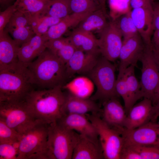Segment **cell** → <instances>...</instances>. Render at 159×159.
<instances>
[{"label":"cell","mask_w":159,"mask_h":159,"mask_svg":"<svg viewBox=\"0 0 159 159\" xmlns=\"http://www.w3.org/2000/svg\"><path fill=\"white\" fill-rule=\"evenodd\" d=\"M100 54L87 53L76 49L65 64L67 78L76 74L87 75L95 65Z\"/></svg>","instance_id":"15"},{"label":"cell","mask_w":159,"mask_h":159,"mask_svg":"<svg viewBox=\"0 0 159 159\" xmlns=\"http://www.w3.org/2000/svg\"><path fill=\"white\" fill-rule=\"evenodd\" d=\"M80 135L79 139L73 151L72 159L104 158L100 143Z\"/></svg>","instance_id":"21"},{"label":"cell","mask_w":159,"mask_h":159,"mask_svg":"<svg viewBox=\"0 0 159 159\" xmlns=\"http://www.w3.org/2000/svg\"><path fill=\"white\" fill-rule=\"evenodd\" d=\"M100 116L103 121L113 129L117 130L123 127L127 116L124 107L117 98H113L102 103Z\"/></svg>","instance_id":"18"},{"label":"cell","mask_w":159,"mask_h":159,"mask_svg":"<svg viewBox=\"0 0 159 159\" xmlns=\"http://www.w3.org/2000/svg\"><path fill=\"white\" fill-rule=\"evenodd\" d=\"M14 0H0V5L2 7L7 6L11 5L10 4Z\"/></svg>","instance_id":"47"},{"label":"cell","mask_w":159,"mask_h":159,"mask_svg":"<svg viewBox=\"0 0 159 159\" xmlns=\"http://www.w3.org/2000/svg\"><path fill=\"white\" fill-rule=\"evenodd\" d=\"M99 33L98 44L101 54L111 62L115 61L119 59L122 44L121 32L112 21Z\"/></svg>","instance_id":"11"},{"label":"cell","mask_w":159,"mask_h":159,"mask_svg":"<svg viewBox=\"0 0 159 159\" xmlns=\"http://www.w3.org/2000/svg\"><path fill=\"white\" fill-rule=\"evenodd\" d=\"M0 118L21 135L39 122L27 108L24 101L0 102Z\"/></svg>","instance_id":"8"},{"label":"cell","mask_w":159,"mask_h":159,"mask_svg":"<svg viewBox=\"0 0 159 159\" xmlns=\"http://www.w3.org/2000/svg\"><path fill=\"white\" fill-rule=\"evenodd\" d=\"M21 137V135L0 118V143L17 144Z\"/></svg>","instance_id":"32"},{"label":"cell","mask_w":159,"mask_h":159,"mask_svg":"<svg viewBox=\"0 0 159 159\" xmlns=\"http://www.w3.org/2000/svg\"><path fill=\"white\" fill-rule=\"evenodd\" d=\"M115 70V65L101 54L95 66L87 75L97 89L90 99L102 103L119 97L116 90Z\"/></svg>","instance_id":"5"},{"label":"cell","mask_w":159,"mask_h":159,"mask_svg":"<svg viewBox=\"0 0 159 159\" xmlns=\"http://www.w3.org/2000/svg\"><path fill=\"white\" fill-rule=\"evenodd\" d=\"M17 10L25 14L44 15L51 0H16Z\"/></svg>","instance_id":"27"},{"label":"cell","mask_w":159,"mask_h":159,"mask_svg":"<svg viewBox=\"0 0 159 159\" xmlns=\"http://www.w3.org/2000/svg\"><path fill=\"white\" fill-rule=\"evenodd\" d=\"M4 29L11 34L13 39L20 47L36 35L29 25Z\"/></svg>","instance_id":"31"},{"label":"cell","mask_w":159,"mask_h":159,"mask_svg":"<svg viewBox=\"0 0 159 159\" xmlns=\"http://www.w3.org/2000/svg\"><path fill=\"white\" fill-rule=\"evenodd\" d=\"M118 132L123 138V147L159 146V122L150 121L131 130L122 127Z\"/></svg>","instance_id":"10"},{"label":"cell","mask_w":159,"mask_h":159,"mask_svg":"<svg viewBox=\"0 0 159 159\" xmlns=\"http://www.w3.org/2000/svg\"><path fill=\"white\" fill-rule=\"evenodd\" d=\"M69 42V40L68 37H62L58 39L48 40L47 41L46 44L47 48L56 54L57 53Z\"/></svg>","instance_id":"39"},{"label":"cell","mask_w":159,"mask_h":159,"mask_svg":"<svg viewBox=\"0 0 159 159\" xmlns=\"http://www.w3.org/2000/svg\"><path fill=\"white\" fill-rule=\"evenodd\" d=\"M101 7L106 10L105 4L107 0H99Z\"/></svg>","instance_id":"49"},{"label":"cell","mask_w":159,"mask_h":159,"mask_svg":"<svg viewBox=\"0 0 159 159\" xmlns=\"http://www.w3.org/2000/svg\"><path fill=\"white\" fill-rule=\"evenodd\" d=\"M18 155L17 145L0 143V159H17Z\"/></svg>","instance_id":"34"},{"label":"cell","mask_w":159,"mask_h":159,"mask_svg":"<svg viewBox=\"0 0 159 159\" xmlns=\"http://www.w3.org/2000/svg\"><path fill=\"white\" fill-rule=\"evenodd\" d=\"M106 10L100 8L86 16L79 24L77 28L92 32L96 30L99 33L108 24Z\"/></svg>","instance_id":"24"},{"label":"cell","mask_w":159,"mask_h":159,"mask_svg":"<svg viewBox=\"0 0 159 159\" xmlns=\"http://www.w3.org/2000/svg\"><path fill=\"white\" fill-rule=\"evenodd\" d=\"M25 14L28 20L29 25L35 34L40 36L44 35L51 26L58 23L62 19L40 14Z\"/></svg>","instance_id":"26"},{"label":"cell","mask_w":159,"mask_h":159,"mask_svg":"<svg viewBox=\"0 0 159 159\" xmlns=\"http://www.w3.org/2000/svg\"><path fill=\"white\" fill-rule=\"evenodd\" d=\"M34 87L27 65L19 61L0 67V102L24 101Z\"/></svg>","instance_id":"3"},{"label":"cell","mask_w":159,"mask_h":159,"mask_svg":"<svg viewBox=\"0 0 159 159\" xmlns=\"http://www.w3.org/2000/svg\"><path fill=\"white\" fill-rule=\"evenodd\" d=\"M68 38L76 49L87 53L100 54L98 46V39L92 32L77 28Z\"/></svg>","instance_id":"20"},{"label":"cell","mask_w":159,"mask_h":159,"mask_svg":"<svg viewBox=\"0 0 159 159\" xmlns=\"http://www.w3.org/2000/svg\"><path fill=\"white\" fill-rule=\"evenodd\" d=\"M49 125L39 122L21 135L17 159H46Z\"/></svg>","instance_id":"6"},{"label":"cell","mask_w":159,"mask_h":159,"mask_svg":"<svg viewBox=\"0 0 159 159\" xmlns=\"http://www.w3.org/2000/svg\"><path fill=\"white\" fill-rule=\"evenodd\" d=\"M135 67L133 65L130 66L123 75L126 81L128 93V102L125 110L127 115L136 102L143 98L140 82L135 75Z\"/></svg>","instance_id":"25"},{"label":"cell","mask_w":159,"mask_h":159,"mask_svg":"<svg viewBox=\"0 0 159 159\" xmlns=\"http://www.w3.org/2000/svg\"><path fill=\"white\" fill-rule=\"evenodd\" d=\"M27 66L32 82L38 89L63 87L67 79L65 64L47 48Z\"/></svg>","instance_id":"2"},{"label":"cell","mask_w":159,"mask_h":159,"mask_svg":"<svg viewBox=\"0 0 159 159\" xmlns=\"http://www.w3.org/2000/svg\"><path fill=\"white\" fill-rule=\"evenodd\" d=\"M153 112L151 121L156 122L159 117V100L153 104Z\"/></svg>","instance_id":"45"},{"label":"cell","mask_w":159,"mask_h":159,"mask_svg":"<svg viewBox=\"0 0 159 159\" xmlns=\"http://www.w3.org/2000/svg\"><path fill=\"white\" fill-rule=\"evenodd\" d=\"M70 0H51L48 4L44 15L62 19L71 14Z\"/></svg>","instance_id":"30"},{"label":"cell","mask_w":159,"mask_h":159,"mask_svg":"<svg viewBox=\"0 0 159 159\" xmlns=\"http://www.w3.org/2000/svg\"><path fill=\"white\" fill-rule=\"evenodd\" d=\"M120 159H142L140 154L132 148L123 147L121 152Z\"/></svg>","instance_id":"40"},{"label":"cell","mask_w":159,"mask_h":159,"mask_svg":"<svg viewBox=\"0 0 159 159\" xmlns=\"http://www.w3.org/2000/svg\"><path fill=\"white\" fill-rule=\"evenodd\" d=\"M65 94L62 116L72 114L86 115L89 113H101L102 109L95 101L80 97L70 92Z\"/></svg>","instance_id":"16"},{"label":"cell","mask_w":159,"mask_h":159,"mask_svg":"<svg viewBox=\"0 0 159 159\" xmlns=\"http://www.w3.org/2000/svg\"><path fill=\"white\" fill-rule=\"evenodd\" d=\"M130 14L138 33L146 46H151L153 26V7H148L131 9Z\"/></svg>","instance_id":"17"},{"label":"cell","mask_w":159,"mask_h":159,"mask_svg":"<svg viewBox=\"0 0 159 159\" xmlns=\"http://www.w3.org/2000/svg\"><path fill=\"white\" fill-rule=\"evenodd\" d=\"M69 5L71 14L86 16L102 8L99 0H70Z\"/></svg>","instance_id":"29"},{"label":"cell","mask_w":159,"mask_h":159,"mask_svg":"<svg viewBox=\"0 0 159 159\" xmlns=\"http://www.w3.org/2000/svg\"><path fill=\"white\" fill-rule=\"evenodd\" d=\"M130 0H109L110 6L113 7L120 8L121 9L125 10L127 12L131 9L130 6Z\"/></svg>","instance_id":"41"},{"label":"cell","mask_w":159,"mask_h":159,"mask_svg":"<svg viewBox=\"0 0 159 159\" xmlns=\"http://www.w3.org/2000/svg\"><path fill=\"white\" fill-rule=\"evenodd\" d=\"M152 5V0H130V6L132 9L148 7Z\"/></svg>","instance_id":"43"},{"label":"cell","mask_w":159,"mask_h":159,"mask_svg":"<svg viewBox=\"0 0 159 159\" xmlns=\"http://www.w3.org/2000/svg\"><path fill=\"white\" fill-rule=\"evenodd\" d=\"M131 10L112 20L121 32L123 39L138 34L131 16Z\"/></svg>","instance_id":"28"},{"label":"cell","mask_w":159,"mask_h":159,"mask_svg":"<svg viewBox=\"0 0 159 159\" xmlns=\"http://www.w3.org/2000/svg\"><path fill=\"white\" fill-rule=\"evenodd\" d=\"M153 112L152 101L143 98L130 109L127 115L123 127L127 130L134 129L151 121Z\"/></svg>","instance_id":"14"},{"label":"cell","mask_w":159,"mask_h":159,"mask_svg":"<svg viewBox=\"0 0 159 159\" xmlns=\"http://www.w3.org/2000/svg\"><path fill=\"white\" fill-rule=\"evenodd\" d=\"M16 0L13 4L7 7L5 10L0 12V34L4 31L14 12L17 10Z\"/></svg>","instance_id":"36"},{"label":"cell","mask_w":159,"mask_h":159,"mask_svg":"<svg viewBox=\"0 0 159 159\" xmlns=\"http://www.w3.org/2000/svg\"><path fill=\"white\" fill-rule=\"evenodd\" d=\"M62 87L34 89L26 97L28 109L37 120L49 124L56 122L62 116L65 100Z\"/></svg>","instance_id":"1"},{"label":"cell","mask_w":159,"mask_h":159,"mask_svg":"<svg viewBox=\"0 0 159 159\" xmlns=\"http://www.w3.org/2000/svg\"><path fill=\"white\" fill-rule=\"evenodd\" d=\"M47 41L43 36L35 35L20 47L18 53L19 61L27 65L32 62L47 48Z\"/></svg>","instance_id":"19"},{"label":"cell","mask_w":159,"mask_h":159,"mask_svg":"<svg viewBox=\"0 0 159 159\" xmlns=\"http://www.w3.org/2000/svg\"><path fill=\"white\" fill-rule=\"evenodd\" d=\"M152 48L155 60L159 69V51L153 48L152 46Z\"/></svg>","instance_id":"46"},{"label":"cell","mask_w":159,"mask_h":159,"mask_svg":"<svg viewBox=\"0 0 159 159\" xmlns=\"http://www.w3.org/2000/svg\"><path fill=\"white\" fill-rule=\"evenodd\" d=\"M29 21L25 14L18 10L14 13L4 29L29 26Z\"/></svg>","instance_id":"35"},{"label":"cell","mask_w":159,"mask_h":159,"mask_svg":"<svg viewBox=\"0 0 159 159\" xmlns=\"http://www.w3.org/2000/svg\"><path fill=\"white\" fill-rule=\"evenodd\" d=\"M56 122L64 127L78 132L80 134L100 143L96 130L86 115L68 114L62 116Z\"/></svg>","instance_id":"13"},{"label":"cell","mask_w":159,"mask_h":159,"mask_svg":"<svg viewBox=\"0 0 159 159\" xmlns=\"http://www.w3.org/2000/svg\"><path fill=\"white\" fill-rule=\"evenodd\" d=\"M115 88L117 94L123 100L125 110L128 104L129 97L127 83L124 75L120 78L117 79Z\"/></svg>","instance_id":"37"},{"label":"cell","mask_w":159,"mask_h":159,"mask_svg":"<svg viewBox=\"0 0 159 159\" xmlns=\"http://www.w3.org/2000/svg\"><path fill=\"white\" fill-rule=\"evenodd\" d=\"M153 26L154 31L159 30V1L153 2Z\"/></svg>","instance_id":"42"},{"label":"cell","mask_w":159,"mask_h":159,"mask_svg":"<svg viewBox=\"0 0 159 159\" xmlns=\"http://www.w3.org/2000/svg\"><path fill=\"white\" fill-rule=\"evenodd\" d=\"M4 29L0 34V67L14 64L19 62L20 46Z\"/></svg>","instance_id":"22"},{"label":"cell","mask_w":159,"mask_h":159,"mask_svg":"<svg viewBox=\"0 0 159 159\" xmlns=\"http://www.w3.org/2000/svg\"><path fill=\"white\" fill-rule=\"evenodd\" d=\"M151 42L153 47L159 51V30L154 31Z\"/></svg>","instance_id":"44"},{"label":"cell","mask_w":159,"mask_h":159,"mask_svg":"<svg viewBox=\"0 0 159 159\" xmlns=\"http://www.w3.org/2000/svg\"><path fill=\"white\" fill-rule=\"evenodd\" d=\"M95 128L106 159H120L124 142L121 135L108 125L102 119L100 113L86 115Z\"/></svg>","instance_id":"7"},{"label":"cell","mask_w":159,"mask_h":159,"mask_svg":"<svg viewBox=\"0 0 159 159\" xmlns=\"http://www.w3.org/2000/svg\"><path fill=\"white\" fill-rule=\"evenodd\" d=\"M127 147V146H126ZM137 152L142 159H159V146H129Z\"/></svg>","instance_id":"33"},{"label":"cell","mask_w":159,"mask_h":159,"mask_svg":"<svg viewBox=\"0 0 159 159\" xmlns=\"http://www.w3.org/2000/svg\"><path fill=\"white\" fill-rule=\"evenodd\" d=\"M140 61L142 67L140 82L143 97L152 101L159 87V69L154 59L152 46L146 45Z\"/></svg>","instance_id":"9"},{"label":"cell","mask_w":159,"mask_h":159,"mask_svg":"<svg viewBox=\"0 0 159 159\" xmlns=\"http://www.w3.org/2000/svg\"><path fill=\"white\" fill-rule=\"evenodd\" d=\"M76 49L69 42L66 44L56 54V55L64 64L71 57Z\"/></svg>","instance_id":"38"},{"label":"cell","mask_w":159,"mask_h":159,"mask_svg":"<svg viewBox=\"0 0 159 159\" xmlns=\"http://www.w3.org/2000/svg\"><path fill=\"white\" fill-rule=\"evenodd\" d=\"M145 47L146 45L139 33L123 39L119 57L120 62L117 79L122 77L125 70L130 66H137V63L140 60Z\"/></svg>","instance_id":"12"},{"label":"cell","mask_w":159,"mask_h":159,"mask_svg":"<svg viewBox=\"0 0 159 159\" xmlns=\"http://www.w3.org/2000/svg\"><path fill=\"white\" fill-rule=\"evenodd\" d=\"M80 135L75 131L64 127L56 122L49 124L46 159H72Z\"/></svg>","instance_id":"4"},{"label":"cell","mask_w":159,"mask_h":159,"mask_svg":"<svg viewBox=\"0 0 159 159\" xmlns=\"http://www.w3.org/2000/svg\"><path fill=\"white\" fill-rule=\"evenodd\" d=\"M159 100V87L156 91L154 97L152 101L153 104H154Z\"/></svg>","instance_id":"48"},{"label":"cell","mask_w":159,"mask_h":159,"mask_svg":"<svg viewBox=\"0 0 159 159\" xmlns=\"http://www.w3.org/2000/svg\"><path fill=\"white\" fill-rule=\"evenodd\" d=\"M86 16L76 14H70L51 26L42 36L47 41L60 38L62 37L69 28L78 25Z\"/></svg>","instance_id":"23"}]
</instances>
